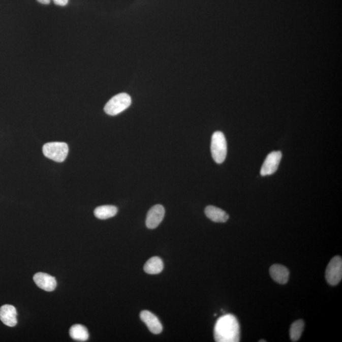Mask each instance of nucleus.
<instances>
[{"mask_svg":"<svg viewBox=\"0 0 342 342\" xmlns=\"http://www.w3.org/2000/svg\"><path fill=\"white\" fill-rule=\"evenodd\" d=\"M214 338L218 342L240 341V326L235 316L226 315L218 319L214 327Z\"/></svg>","mask_w":342,"mask_h":342,"instance_id":"nucleus-1","label":"nucleus"},{"mask_svg":"<svg viewBox=\"0 0 342 342\" xmlns=\"http://www.w3.org/2000/svg\"><path fill=\"white\" fill-rule=\"evenodd\" d=\"M131 104V98L127 94H119L112 97L107 103L104 107V110L107 114L116 115L125 111Z\"/></svg>","mask_w":342,"mask_h":342,"instance_id":"nucleus-2","label":"nucleus"},{"mask_svg":"<svg viewBox=\"0 0 342 342\" xmlns=\"http://www.w3.org/2000/svg\"><path fill=\"white\" fill-rule=\"evenodd\" d=\"M43 153L46 158L51 160L63 163L68 155V145L64 142L48 143L43 146Z\"/></svg>","mask_w":342,"mask_h":342,"instance_id":"nucleus-3","label":"nucleus"},{"mask_svg":"<svg viewBox=\"0 0 342 342\" xmlns=\"http://www.w3.org/2000/svg\"><path fill=\"white\" fill-rule=\"evenodd\" d=\"M211 153L216 163L221 164L227 155V143L225 135L221 131L213 134L211 141Z\"/></svg>","mask_w":342,"mask_h":342,"instance_id":"nucleus-4","label":"nucleus"},{"mask_svg":"<svg viewBox=\"0 0 342 342\" xmlns=\"http://www.w3.org/2000/svg\"><path fill=\"white\" fill-rule=\"evenodd\" d=\"M328 284L335 286L342 278V259L340 256L333 257L329 262L325 274Z\"/></svg>","mask_w":342,"mask_h":342,"instance_id":"nucleus-5","label":"nucleus"},{"mask_svg":"<svg viewBox=\"0 0 342 342\" xmlns=\"http://www.w3.org/2000/svg\"><path fill=\"white\" fill-rule=\"evenodd\" d=\"M282 154L281 151H272L267 156L263 165L262 166L261 174L262 176H267L274 174L278 168L281 161Z\"/></svg>","mask_w":342,"mask_h":342,"instance_id":"nucleus-6","label":"nucleus"},{"mask_svg":"<svg viewBox=\"0 0 342 342\" xmlns=\"http://www.w3.org/2000/svg\"><path fill=\"white\" fill-rule=\"evenodd\" d=\"M165 215V209L163 205H156L151 207L146 216V225L149 229L158 227Z\"/></svg>","mask_w":342,"mask_h":342,"instance_id":"nucleus-7","label":"nucleus"},{"mask_svg":"<svg viewBox=\"0 0 342 342\" xmlns=\"http://www.w3.org/2000/svg\"><path fill=\"white\" fill-rule=\"evenodd\" d=\"M140 318L147 326L151 333L158 335L163 331V325L156 315L148 310H143L140 313Z\"/></svg>","mask_w":342,"mask_h":342,"instance_id":"nucleus-8","label":"nucleus"},{"mask_svg":"<svg viewBox=\"0 0 342 342\" xmlns=\"http://www.w3.org/2000/svg\"><path fill=\"white\" fill-rule=\"evenodd\" d=\"M16 308L12 305L5 304L0 307V320L9 327H14L17 324Z\"/></svg>","mask_w":342,"mask_h":342,"instance_id":"nucleus-9","label":"nucleus"},{"mask_svg":"<svg viewBox=\"0 0 342 342\" xmlns=\"http://www.w3.org/2000/svg\"><path fill=\"white\" fill-rule=\"evenodd\" d=\"M35 284L38 287L46 292H52L56 287L55 277L43 272H38L33 277Z\"/></svg>","mask_w":342,"mask_h":342,"instance_id":"nucleus-10","label":"nucleus"},{"mask_svg":"<svg viewBox=\"0 0 342 342\" xmlns=\"http://www.w3.org/2000/svg\"><path fill=\"white\" fill-rule=\"evenodd\" d=\"M269 273L272 279L277 284L284 285L289 282L290 272L287 267L280 264H274L270 267Z\"/></svg>","mask_w":342,"mask_h":342,"instance_id":"nucleus-11","label":"nucleus"},{"mask_svg":"<svg viewBox=\"0 0 342 342\" xmlns=\"http://www.w3.org/2000/svg\"><path fill=\"white\" fill-rule=\"evenodd\" d=\"M205 214L209 220L215 223H225L228 220L229 215L220 208L209 205L205 208Z\"/></svg>","mask_w":342,"mask_h":342,"instance_id":"nucleus-12","label":"nucleus"},{"mask_svg":"<svg viewBox=\"0 0 342 342\" xmlns=\"http://www.w3.org/2000/svg\"><path fill=\"white\" fill-rule=\"evenodd\" d=\"M164 269L163 260L159 257H151L144 266V271L147 274H158Z\"/></svg>","mask_w":342,"mask_h":342,"instance_id":"nucleus-13","label":"nucleus"},{"mask_svg":"<svg viewBox=\"0 0 342 342\" xmlns=\"http://www.w3.org/2000/svg\"><path fill=\"white\" fill-rule=\"evenodd\" d=\"M117 210V208L114 205H103L95 209L94 214L100 220H107L116 215Z\"/></svg>","mask_w":342,"mask_h":342,"instance_id":"nucleus-14","label":"nucleus"},{"mask_svg":"<svg viewBox=\"0 0 342 342\" xmlns=\"http://www.w3.org/2000/svg\"><path fill=\"white\" fill-rule=\"evenodd\" d=\"M69 333L71 338L76 341H85L89 338V333L85 326L74 325L70 328Z\"/></svg>","mask_w":342,"mask_h":342,"instance_id":"nucleus-15","label":"nucleus"},{"mask_svg":"<svg viewBox=\"0 0 342 342\" xmlns=\"http://www.w3.org/2000/svg\"><path fill=\"white\" fill-rule=\"evenodd\" d=\"M303 328H304V322L302 320L295 321L292 324L290 330V336L292 341H297L299 340Z\"/></svg>","mask_w":342,"mask_h":342,"instance_id":"nucleus-16","label":"nucleus"},{"mask_svg":"<svg viewBox=\"0 0 342 342\" xmlns=\"http://www.w3.org/2000/svg\"><path fill=\"white\" fill-rule=\"evenodd\" d=\"M55 4L58 6L64 7L68 4L69 0H53Z\"/></svg>","mask_w":342,"mask_h":342,"instance_id":"nucleus-17","label":"nucleus"},{"mask_svg":"<svg viewBox=\"0 0 342 342\" xmlns=\"http://www.w3.org/2000/svg\"><path fill=\"white\" fill-rule=\"evenodd\" d=\"M40 4L44 5H48L50 4L51 0H37Z\"/></svg>","mask_w":342,"mask_h":342,"instance_id":"nucleus-18","label":"nucleus"},{"mask_svg":"<svg viewBox=\"0 0 342 342\" xmlns=\"http://www.w3.org/2000/svg\"><path fill=\"white\" fill-rule=\"evenodd\" d=\"M265 341V340H261V341Z\"/></svg>","mask_w":342,"mask_h":342,"instance_id":"nucleus-19","label":"nucleus"}]
</instances>
